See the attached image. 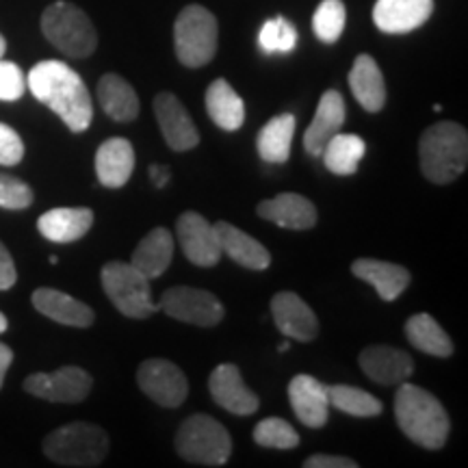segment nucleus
I'll return each mask as SVG.
<instances>
[{
    "label": "nucleus",
    "mask_w": 468,
    "mask_h": 468,
    "mask_svg": "<svg viewBox=\"0 0 468 468\" xmlns=\"http://www.w3.org/2000/svg\"><path fill=\"white\" fill-rule=\"evenodd\" d=\"M254 442L265 449H295L300 444V434L289 420L269 417L254 427Z\"/></svg>",
    "instance_id": "c9c22d12"
},
{
    "label": "nucleus",
    "mask_w": 468,
    "mask_h": 468,
    "mask_svg": "<svg viewBox=\"0 0 468 468\" xmlns=\"http://www.w3.org/2000/svg\"><path fill=\"white\" fill-rule=\"evenodd\" d=\"M351 273H354L356 278L365 280L367 284H371L384 302H395L397 297L408 289L410 280H412L406 267L376 259L354 261Z\"/></svg>",
    "instance_id": "393cba45"
},
{
    "label": "nucleus",
    "mask_w": 468,
    "mask_h": 468,
    "mask_svg": "<svg viewBox=\"0 0 468 468\" xmlns=\"http://www.w3.org/2000/svg\"><path fill=\"white\" fill-rule=\"evenodd\" d=\"M174 259V237L167 228H154L139 241L133 251L131 265L144 273L148 280H154L167 271Z\"/></svg>",
    "instance_id": "cd10ccee"
},
{
    "label": "nucleus",
    "mask_w": 468,
    "mask_h": 468,
    "mask_svg": "<svg viewBox=\"0 0 468 468\" xmlns=\"http://www.w3.org/2000/svg\"><path fill=\"white\" fill-rule=\"evenodd\" d=\"M42 33L55 48L69 58H87L98 48V31L79 5L57 0L42 14Z\"/></svg>",
    "instance_id": "39448f33"
},
{
    "label": "nucleus",
    "mask_w": 468,
    "mask_h": 468,
    "mask_svg": "<svg viewBox=\"0 0 468 468\" xmlns=\"http://www.w3.org/2000/svg\"><path fill=\"white\" fill-rule=\"evenodd\" d=\"M403 330H406L410 345L423 354L434 356V358H449L453 354V341L431 314H414L406 321Z\"/></svg>",
    "instance_id": "7c9ffc66"
},
{
    "label": "nucleus",
    "mask_w": 468,
    "mask_h": 468,
    "mask_svg": "<svg viewBox=\"0 0 468 468\" xmlns=\"http://www.w3.org/2000/svg\"><path fill=\"white\" fill-rule=\"evenodd\" d=\"M256 213L259 218L289 230H310L319 219L317 207L300 193H280L271 200H262L256 207Z\"/></svg>",
    "instance_id": "6ab92c4d"
},
{
    "label": "nucleus",
    "mask_w": 468,
    "mask_h": 468,
    "mask_svg": "<svg viewBox=\"0 0 468 468\" xmlns=\"http://www.w3.org/2000/svg\"><path fill=\"white\" fill-rule=\"evenodd\" d=\"M289 349H291V343L289 341H284V343L278 345V351H282V354H284V351H289Z\"/></svg>",
    "instance_id": "49530a36"
},
{
    "label": "nucleus",
    "mask_w": 468,
    "mask_h": 468,
    "mask_svg": "<svg viewBox=\"0 0 468 468\" xmlns=\"http://www.w3.org/2000/svg\"><path fill=\"white\" fill-rule=\"evenodd\" d=\"M27 76L20 66L0 58V101L16 102L25 96Z\"/></svg>",
    "instance_id": "4c0bfd02"
},
{
    "label": "nucleus",
    "mask_w": 468,
    "mask_h": 468,
    "mask_svg": "<svg viewBox=\"0 0 468 468\" xmlns=\"http://www.w3.org/2000/svg\"><path fill=\"white\" fill-rule=\"evenodd\" d=\"M420 174L434 185H449L466 172L468 133L458 122H438L420 134Z\"/></svg>",
    "instance_id": "7ed1b4c3"
},
{
    "label": "nucleus",
    "mask_w": 468,
    "mask_h": 468,
    "mask_svg": "<svg viewBox=\"0 0 468 468\" xmlns=\"http://www.w3.org/2000/svg\"><path fill=\"white\" fill-rule=\"evenodd\" d=\"M289 401L295 417L310 430H319L330 419V399H327V386L317 378L295 376L289 384Z\"/></svg>",
    "instance_id": "f3484780"
},
{
    "label": "nucleus",
    "mask_w": 468,
    "mask_h": 468,
    "mask_svg": "<svg viewBox=\"0 0 468 468\" xmlns=\"http://www.w3.org/2000/svg\"><path fill=\"white\" fill-rule=\"evenodd\" d=\"M271 314L278 330L286 338L300 343H313L319 336V319L314 310L297 292L282 291L273 295Z\"/></svg>",
    "instance_id": "4468645a"
},
{
    "label": "nucleus",
    "mask_w": 468,
    "mask_h": 468,
    "mask_svg": "<svg viewBox=\"0 0 468 468\" xmlns=\"http://www.w3.org/2000/svg\"><path fill=\"white\" fill-rule=\"evenodd\" d=\"M102 289L111 303L128 319H148L159 310L152 302L150 280L131 262H107L101 271Z\"/></svg>",
    "instance_id": "6e6552de"
},
{
    "label": "nucleus",
    "mask_w": 468,
    "mask_h": 468,
    "mask_svg": "<svg viewBox=\"0 0 468 468\" xmlns=\"http://www.w3.org/2000/svg\"><path fill=\"white\" fill-rule=\"evenodd\" d=\"M5 52H7V39H5L3 33H0V58L5 57Z\"/></svg>",
    "instance_id": "a18cd8bd"
},
{
    "label": "nucleus",
    "mask_w": 468,
    "mask_h": 468,
    "mask_svg": "<svg viewBox=\"0 0 468 468\" xmlns=\"http://www.w3.org/2000/svg\"><path fill=\"white\" fill-rule=\"evenodd\" d=\"M137 384L145 397L163 408H180L189 397L183 368L163 358L144 360L137 368Z\"/></svg>",
    "instance_id": "9d476101"
},
{
    "label": "nucleus",
    "mask_w": 468,
    "mask_h": 468,
    "mask_svg": "<svg viewBox=\"0 0 468 468\" xmlns=\"http://www.w3.org/2000/svg\"><path fill=\"white\" fill-rule=\"evenodd\" d=\"M297 37L300 35L295 25L282 16H276L261 27L259 46L267 55H286L297 46Z\"/></svg>",
    "instance_id": "f704fd0d"
},
{
    "label": "nucleus",
    "mask_w": 468,
    "mask_h": 468,
    "mask_svg": "<svg viewBox=\"0 0 468 468\" xmlns=\"http://www.w3.org/2000/svg\"><path fill=\"white\" fill-rule=\"evenodd\" d=\"M96 96L104 113H107L113 122L128 124V122L137 120L139 96L137 91H134V87L128 83L126 79H122L120 74H104L102 79L98 80Z\"/></svg>",
    "instance_id": "bb28decb"
},
{
    "label": "nucleus",
    "mask_w": 468,
    "mask_h": 468,
    "mask_svg": "<svg viewBox=\"0 0 468 468\" xmlns=\"http://www.w3.org/2000/svg\"><path fill=\"white\" fill-rule=\"evenodd\" d=\"M215 232H218L221 254L230 256L237 265L251 269V271H265L271 265V254L265 245L243 232L241 228L228 224V221H218Z\"/></svg>",
    "instance_id": "4be33fe9"
},
{
    "label": "nucleus",
    "mask_w": 468,
    "mask_h": 468,
    "mask_svg": "<svg viewBox=\"0 0 468 468\" xmlns=\"http://www.w3.org/2000/svg\"><path fill=\"white\" fill-rule=\"evenodd\" d=\"M150 178H152V183L159 186V189H163V186H165L167 180H169V172L161 165H152L150 167Z\"/></svg>",
    "instance_id": "37998d69"
},
{
    "label": "nucleus",
    "mask_w": 468,
    "mask_h": 468,
    "mask_svg": "<svg viewBox=\"0 0 468 468\" xmlns=\"http://www.w3.org/2000/svg\"><path fill=\"white\" fill-rule=\"evenodd\" d=\"M349 87L358 104L368 113H379L386 104V80L371 55H358L349 72Z\"/></svg>",
    "instance_id": "b1692460"
},
{
    "label": "nucleus",
    "mask_w": 468,
    "mask_h": 468,
    "mask_svg": "<svg viewBox=\"0 0 468 468\" xmlns=\"http://www.w3.org/2000/svg\"><path fill=\"white\" fill-rule=\"evenodd\" d=\"M27 85L39 102L61 117L69 131L85 133L90 128L93 120L90 90L80 74L74 72L68 63L55 58L39 61L28 72Z\"/></svg>",
    "instance_id": "f257e3e1"
},
{
    "label": "nucleus",
    "mask_w": 468,
    "mask_h": 468,
    "mask_svg": "<svg viewBox=\"0 0 468 468\" xmlns=\"http://www.w3.org/2000/svg\"><path fill=\"white\" fill-rule=\"evenodd\" d=\"M174 48L185 68L208 66L219 48V22L202 5H186L174 22Z\"/></svg>",
    "instance_id": "423d86ee"
},
{
    "label": "nucleus",
    "mask_w": 468,
    "mask_h": 468,
    "mask_svg": "<svg viewBox=\"0 0 468 468\" xmlns=\"http://www.w3.org/2000/svg\"><path fill=\"white\" fill-rule=\"evenodd\" d=\"M93 378L80 367H61L55 373H33L25 379V390L52 403H80L91 393Z\"/></svg>",
    "instance_id": "9b49d317"
},
{
    "label": "nucleus",
    "mask_w": 468,
    "mask_h": 468,
    "mask_svg": "<svg viewBox=\"0 0 468 468\" xmlns=\"http://www.w3.org/2000/svg\"><path fill=\"white\" fill-rule=\"evenodd\" d=\"M156 306L167 317L200 327H213L224 319V306L218 297L204 289H193V286H174L163 292Z\"/></svg>",
    "instance_id": "1a4fd4ad"
},
{
    "label": "nucleus",
    "mask_w": 468,
    "mask_h": 468,
    "mask_svg": "<svg viewBox=\"0 0 468 468\" xmlns=\"http://www.w3.org/2000/svg\"><path fill=\"white\" fill-rule=\"evenodd\" d=\"M7 327H9V321L3 313H0V335H5V332H7Z\"/></svg>",
    "instance_id": "c03bdc74"
},
{
    "label": "nucleus",
    "mask_w": 468,
    "mask_h": 468,
    "mask_svg": "<svg viewBox=\"0 0 468 468\" xmlns=\"http://www.w3.org/2000/svg\"><path fill=\"white\" fill-rule=\"evenodd\" d=\"M33 189L25 180L0 172V208L25 210L33 204Z\"/></svg>",
    "instance_id": "e433bc0d"
},
{
    "label": "nucleus",
    "mask_w": 468,
    "mask_h": 468,
    "mask_svg": "<svg viewBox=\"0 0 468 468\" xmlns=\"http://www.w3.org/2000/svg\"><path fill=\"white\" fill-rule=\"evenodd\" d=\"M176 453L200 466H224L230 460L232 438L218 419L191 414L176 431Z\"/></svg>",
    "instance_id": "0eeeda50"
},
{
    "label": "nucleus",
    "mask_w": 468,
    "mask_h": 468,
    "mask_svg": "<svg viewBox=\"0 0 468 468\" xmlns=\"http://www.w3.org/2000/svg\"><path fill=\"white\" fill-rule=\"evenodd\" d=\"M208 390L219 408L237 414V417H250L261 406L259 397L245 386L237 365L215 367L208 379Z\"/></svg>",
    "instance_id": "2eb2a0df"
},
{
    "label": "nucleus",
    "mask_w": 468,
    "mask_h": 468,
    "mask_svg": "<svg viewBox=\"0 0 468 468\" xmlns=\"http://www.w3.org/2000/svg\"><path fill=\"white\" fill-rule=\"evenodd\" d=\"M347 9L343 0H321L313 16V31L324 44H336L345 31Z\"/></svg>",
    "instance_id": "72a5a7b5"
},
{
    "label": "nucleus",
    "mask_w": 468,
    "mask_h": 468,
    "mask_svg": "<svg viewBox=\"0 0 468 468\" xmlns=\"http://www.w3.org/2000/svg\"><path fill=\"white\" fill-rule=\"evenodd\" d=\"M327 399H330V408L341 410V412L349 414V417L373 419L384 412V403L378 397H373L362 388H356V386H327Z\"/></svg>",
    "instance_id": "473e14b6"
},
{
    "label": "nucleus",
    "mask_w": 468,
    "mask_h": 468,
    "mask_svg": "<svg viewBox=\"0 0 468 468\" xmlns=\"http://www.w3.org/2000/svg\"><path fill=\"white\" fill-rule=\"evenodd\" d=\"M367 152V144L362 142L358 134L336 133L330 142L325 144L324 152V165L336 176H351L358 172V165Z\"/></svg>",
    "instance_id": "2f4dec72"
},
{
    "label": "nucleus",
    "mask_w": 468,
    "mask_h": 468,
    "mask_svg": "<svg viewBox=\"0 0 468 468\" xmlns=\"http://www.w3.org/2000/svg\"><path fill=\"white\" fill-rule=\"evenodd\" d=\"M306 468H358V462L351 458H343V455H325L317 453L310 455V458L303 462Z\"/></svg>",
    "instance_id": "ea45409f"
},
{
    "label": "nucleus",
    "mask_w": 468,
    "mask_h": 468,
    "mask_svg": "<svg viewBox=\"0 0 468 468\" xmlns=\"http://www.w3.org/2000/svg\"><path fill=\"white\" fill-rule=\"evenodd\" d=\"M11 362H14V351H11V347H7L5 343H0V388H3L5 376H7Z\"/></svg>",
    "instance_id": "79ce46f5"
},
{
    "label": "nucleus",
    "mask_w": 468,
    "mask_h": 468,
    "mask_svg": "<svg viewBox=\"0 0 468 468\" xmlns=\"http://www.w3.org/2000/svg\"><path fill=\"white\" fill-rule=\"evenodd\" d=\"M17 271L16 262L11 259L9 250L5 248L3 241H0V291H9L11 286L16 284Z\"/></svg>",
    "instance_id": "a19ab883"
},
{
    "label": "nucleus",
    "mask_w": 468,
    "mask_h": 468,
    "mask_svg": "<svg viewBox=\"0 0 468 468\" xmlns=\"http://www.w3.org/2000/svg\"><path fill=\"white\" fill-rule=\"evenodd\" d=\"M345 101L341 91L327 90L317 104V113H314L313 122H310L306 134H303V148L310 156H321L325 144L341 133L345 124Z\"/></svg>",
    "instance_id": "aec40b11"
},
{
    "label": "nucleus",
    "mask_w": 468,
    "mask_h": 468,
    "mask_svg": "<svg viewBox=\"0 0 468 468\" xmlns=\"http://www.w3.org/2000/svg\"><path fill=\"white\" fill-rule=\"evenodd\" d=\"M152 107H154L163 139L174 152H189L200 144V133H197L196 122L172 91L156 93Z\"/></svg>",
    "instance_id": "ddd939ff"
},
{
    "label": "nucleus",
    "mask_w": 468,
    "mask_h": 468,
    "mask_svg": "<svg viewBox=\"0 0 468 468\" xmlns=\"http://www.w3.org/2000/svg\"><path fill=\"white\" fill-rule=\"evenodd\" d=\"M96 176L109 189L124 186L134 172V148L124 137H111L96 152Z\"/></svg>",
    "instance_id": "5701e85b"
},
{
    "label": "nucleus",
    "mask_w": 468,
    "mask_h": 468,
    "mask_svg": "<svg viewBox=\"0 0 468 468\" xmlns=\"http://www.w3.org/2000/svg\"><path fill=\"white\" fill-rule=\"evenodd\" d=\"M434 14V0H378L373 22L382 33L406 35L417 31Z\"/></svg>",
    "instance_id": "dca6fc26"
},
{
    "label": "nucleus",
    "mask_w": 468,
    "mask_h": 468,
    "mask_svg": "<svg viewBox=\"0 0 468 468\" xmlns=\"http://www.w3.org/2000/svg\"><path fill=\"white\" fill-rule=\"evenodd\" d=\"M395 419L410 441L430 452L442 449L452 431V420L442 403L430 390L414 384L401 382V388L397 390Z\"/></svg>",
    "instance_id": "f03ea898"
},
{
    "label": "nucleus",
    "mask_w": 468,
    "mask_h": 468,
    "mask_svg": "<svg viewBox=\"0 0 468 468\" xmlns=\"http://www.w3.org/2000/svg\"><path fill=\"white\" fill-rule=\"evenodd\" d=\"M204 102H207L208 117L221 131L234 133L243 126L245 102L226 79H218L208 85Z\"/></svg>",
    "instance_id": "c85d7f7f"
},
{
    "label": "nucleus",
    "mask_w": 468,
    "mask_h": 468,
    "mask_svg": "<svg viewBox=\"0 0 468 468\" xmlns=\"http://www.w3.org/2000/svg\"><path fill=\"white\" fill-rule=\"evenodd\" d=\"M295 115L282 113L271 117L265 126L261 128L259 137H256V150L265 163L273 165H282L291 159V144L292 134H295Z\"/></svg>",
    "instance_id": "c756f323"
},
{
    "label": "nucleus",
    "mask_w": 468,
    "mask_h": 468,
    "mask_svg": "<svg viewBox=\"0 0 468 468\" xmlns=\"http://www.w3.org/2000/svg\"><path fill=\"white\" fill-rule=\"evenodd\" d=\"M178 243L186 261L197 267H215L221 259V245L215 226L200 213L186 210L176 224Z\"/></svg>",
    "instance_id": "f8f14e48"
},
{
    "label": "nucleus",
    "mask_w": 468,
    "mask_h": 468,
    "mask_svg": "<svg viewBox=\"0 0 468 468\" xmlns=\"http://www.w3.org/2000/svg\"><path fill=\"white\" fill-rule=\"evenodd\" d=\"M25 159V142L14 128L0 122V165H17Z\"/></svg>",
    "instance_id": "58836bf2"
},
{
    "label": "nucleus",
    "mask_w": 468,
    "mask_h": 468,
    "mask_svg": "<svg viewBox=\"0 0 468 468\" xmlns=\"http://www.w3.org/2000/svg\"><path fill=\"white\" fill-rule=\"evenodd\" d=\"M93 226V210L79 208H52L37 219V230L52 243H74L83 239Z\"/></svg>",
    "instance_id": "a878e982"
},
{
    "label": "nucleus",
    "mask_w": 468,
    "mask_h": 468,
    "mask_svg": "<svg viewBox=\"0 0 468 468\" xmlns=\"http://www.w3.org/2000/svg\"><path fill=\"white\" fill-rule=\"evenodd\" d=\"M360 368L368 379L384 386L406 382L414 373V360L403 349L390 345H373L360 354Z\"/></svg>",
    "instance_id": "a211bd4d"
},
{
    "label": "nucleus",
    "mask_w": 468,
    "mask_h": 468,
    "mask_svg": "<svg viewBox=\"0 0 468 468\" xmlns=\"http://www.w3.org/2000/svg\"><path fill=\"white\" fill-rule=\"evenodd\" d=\"M31 302L39 314L61 325L91 327L93 321H96V314H93V310L85 302L76 300V297L63 291L48 289V286L35 291Z\"/></svg>",
    "instance_id": "412c9836"
},
{
    "label": "nucleus",
    "mask_w": 468,
    "mask_h": 468,
    "mask_svg": "<svg viewBox=\"0 0 468 468\" xmlns=\"http://www.w3.org/2000/svg\"><path fill=\"white\" fill-rule=\"evenodd\" d=\"M109 434L101 425L68 423L44 438V453L58 466H101L109 455Z\"/></svg>",
    "instance_id": "20e7f679"
}]
</instances>
